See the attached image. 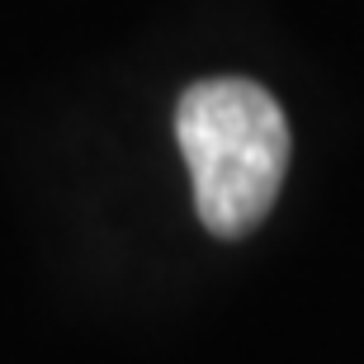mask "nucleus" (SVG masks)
I'll return each instance as SVG.
<instances>
[{
  "label": "nucleus",
  "mask_w": 364,
  "mask_h": 364,
  "mask_svg": "<svg viewBox=\"0 0 364 364\" xmlns=\"http://www.w3.org/2000/svg\"><path fill=\"white\" fill-rule=\"evenodd\" d=\"M176 137L194 180V208L213 237H246L274 208L289 176V119L265 85L242 76L180 95Z\"/></svg>",
  "instance_id": "1"
}]
</instances>
